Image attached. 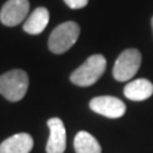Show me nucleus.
Masks as SVG:
<instances>
[{
  "label": "nucleus",
  "instance_id": "f257e3e1",
  "mask_svg": "<svg viewBox=\"0 0 153 153\" xmlns=\"http://www.w3.org/2000/svg\"><path fill=\"white\" fill-rule=\"evenodd\" d=\"M28 75L25 70L14 69L0 75V94L10 102H17L25 97L28 89Z\"/></svg>",
  "mask_w": 153,
  "mask_h": 153
},
{
  "label": "nucleus",
  "instance_id": "f03ea898",
  "mask_svg": "<svg viewBox=\"0 0 153 153\" xmlns=\"http://www.w3.org/2000/svg\"><path fill=\"white\" fill-rule=\"evenodd\" d=\"M106 70V59L102 55H92L70 75V82L80 87L94 84Z\"/></svg>",
  "mask_w": 153,
  "mask_h": 153
},
{
  "label": "nucleus",
  "instance_id": "7ed1b4c3",
  "mask_svg": "<svg viewBox=\"0 0 153 153\" xmlns=\"http://www.w3.org/2000/svg\"><path fill=\"white\" fill-rule=\"evenodd\" d=\"M80 28L75 22H65L57 26L49 37V49L54 54H64L79 37Z\"/></svg>",
  "mask_w": 153,
  "mask_h": 153
},
{
  "label": "nucleus",
  "instance_id": "20e7f679",
  "mask_svg": "<svg viewBox=\"0 0 153 153\" xmlns=\"http://www.w3.org/2000/svg\"><path fill=\"white\" fill-rule=\"evenodd\" d=\"M142 64V55L137 49H128L123 51L115 61L114 65V78L119 82L130 80Z\"/></svg>",
  "mask_w": 153,
  "mask_h": 153
},
{
  "label": "nucleus",
  "instance_id": "39448f33",
  "mask_svg": "<svg viewBox=\"0 0 153 153\" xmlns=\"http://www.w3.org/2000/svg\"><path fill=\"white\" fill-rule=\"evenodd\" d=\"M89 107L96 114H100L102 116H106L110 119H117L121 117L125 114L126 106L121 100H119L112 96H100L91 100Z\"/></svg>",
  "mask_w": 153,
  "mask_h": 153
},
{
  "label": "nucleus",
  "instance_id": "423d86ee",
  "mask_svg": "<svg viewBox=\"0 0 153 153\" xmlns=\"http://www.w3.org/2000/svg\"><path fill=\"white\" fill-rule=\"evenodd\" d=\"M30 12L28 0H8L0 12V21L4 26L14 27L23 22Z\"/></svg>",
  "mask_w": 153,
  "mask_h": 153
},
{
  "label": "nucleus",
  "instance_id": "0eeeda50",
  "mask_svg": "<svg viewBox=\"0 0 153 153\" xmlns=\"http://www.w3.org/2000/svg\"><path fill=\"white\" fill-rule=\"evenodd\" d=\"M50 137L46 144L47 153H64L66 148V130L64 123L59 117H52L47 121Z\"/></svg>",
  "mask_w": 153,
  "mask_h": 153
},
{
  "label": "nucleus",
  "instance_id": "6e6552de",
  "mask_svg": "<svg viewBox=\"0 0 153 153\" xmlns=\"http://www.w3.org/2000/svg\"><path fill=\"white\" fill-rule=\"evenodd\" d=\"M33 148V139L27 133H18L0 144V153H30Z\"/></svg>",
  "mask_w": 153,
  "mask_h": 153
},
{
  "label": "nucleus",
  "instance_id": "1a4fd4ad",
  "mask_svg": "<svg viewBox=\"0 0 153 153\" xmlns=\"http://www.w3.org/2000/svg\"><path fill=\"white\" fill-rule=\"evenodd\" d=\"M124 94L130 101H144L153 94V84L148 79H135L124 88Z\"/></svg>",
  "mask_w": 153,
  "mask_h": 153
},
{
  "label": "nucleus",
  "instance_id": "9d476101",
  "mask_svg": "<svg viewBox=\"0 0 153 153\" xmlns=\"http://www.w3.org/2000/svg\"><path fill=\"white\" fill-rule=\"evenodd\" d=\"M50 19L49 10L44 7H40L33 10V13L26 19L25 25H23V30L30 35H38V33L44 32L47 23Z\"/></svg>",
  "mask_w": 153,
  "mask_h": 153
},
{
  "label": "nucleus",
  "instance_id": "9b49d317",
  "mask_svg": "<svg viewBox=\"0 0 153 153\" xmlns=\"http://www.w3.org/2000/svg\"><path fill=\"white\" fill-rule=\"evenodd\" d=\"M76 153H101V146L97 139L87 131H79L74 138Z\"/></svg>",
  "mask_w": 153,
  "mask_h": 153
},
{
  "label": "nucleus",
  "instance_id": "f8f14e48",
  "mask_svg": "<svg viewBox=\"0 0 153 153\" xmlns=\"http://www.w3.org/2000/svg\"><path fill=\"white\" fill-rule=\"evenodd\" d=\"M70 9H80L88 4V0H64Z\"/></svg>",
  "mask_w": 153,
  "mask_h": 153
},
{
  "label": "nucleus",
  "instance_id": "ddd939ff",
  "mask_svg": "<svg viewBox=\"0 0 153 153\" xmlns=\"http://www.w3.org/2000/svg\"><path fill=\"white\" fill-rule=\"evenodd\" d=\"M152 30H153V18H152Z\"/></svg>",
  "mask_w": 153,
  "mask_h": 153
}]
</instances>
